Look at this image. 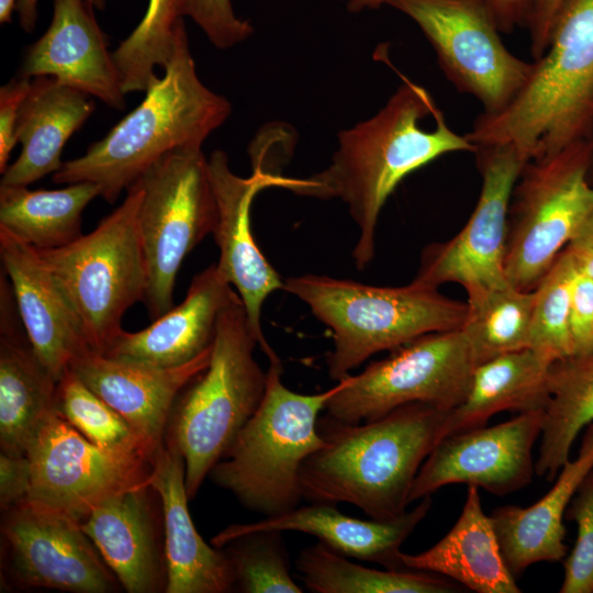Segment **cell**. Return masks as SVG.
I'll return each mask as SVG.
<instances>
[{
    "instance_id": "6da1fadb",
    "label": "cell",
    "mask_w": 593,
    "mask_h": 593,
    "mask_svg": "<svg viewBox=\"0 0 593 593\" xmlns=\"http://www.w3.org/2000/svg\"><path fill=\"white\" fill-rule=\"evenodd\" d=\"M329 165L305 178H286L283 189L316 199L342 200L359 230L353 258L359 270L374 257L378 220L387 200L410 174L451 153L477 146L455 132L433 96L402 83L371 118L338 133Z\"/></svg>"
},
{
    "instance_id": "7a4b0ae2",
    "label": "cell",
    "mask_w": 593,
    "mask_h": 593,
    "mask_svg": "<svg viewBox=\"0 0 593 593\" xmlns=\"http://www.w3.org/2000/svg\"><path fill=\"white\" fill-rule=\"evenodd\" d=\"M450 412L415 402L357 424L325 414L317 422L324 445L300 471L303 499L349 503L378 521L401 516L422 465L446 436Z\"/></svg>"
},
{
    "instance_id": "3957f363",
    "label": "cell",
    "mask_w": 593,
    "mask_h": 593,
    "mask_svg": "<svg viewBox=\"0 0 593 593\" xmlns=\"http://www.w3.org/2000/svg\"><path fill=\"white\" fill-rule=\"evenodd\" d=\"M228 100L200 80L184 25L164 76L142 103L82 156L63 163L55 183L93 182L109 203L169 152L199 147L231 114Z\"/></svg>"
},
{
    "instance_id": "277c9868",
    "label": "cell",
    "mask_w": 593,
    "mask_h": 593,
    "mask_svg": "<svg viewBox=\"0 0 593 593\" xmlns=\"http://www.w3.org/2000/svg\"><path fill=\"white\" fill-rule=\"evenodd\" d=\"M592 130L593 0H564L523 89L501 112L478 115L466 136L533 159L590 139Z\"/></svg>"
},
{
    "instance_id": "5b68a950",
    "label": "cell",
    "mask_w": 593,
    "mask_h": 593,
    "mask_svg": "<svg viewBox=\"0 0 593 593\" xmlns=\"http://www.w3.org/2000/svg\"><path fill=\"white\" fill-rule=\"evenodd\" d=\"M283 289L332 331L334 348L326 363L328 376L337 381L380 351H392L429 333L461 328L467 311L466 302L415 281L377 287L303 275L286 279Z\"/></svg>"
},
{
    "instance_id": "8992f818",
    "label": "cell",
    "mask_w": 593,
    "mask_h": 593,
    "mask_svg": "<svg viewBox=\"0 0 593 593\" xmlns=\"http://www.w3.org/2000/svg\"><path fill=\"white\" fill-rule=\"evenodd\" d=\"M281 374L279 357L269 360L259 407L209 473L214 484L265 517L290 512L303 500L302 465L324 445L318 415L342 387L338 381L324 392L302 394L288 389Z\"/></svg>"
},
{
    "instance_id": "52a82bcc",
    "label": "cell",
    "mask_w": 593,
    "mask_h": 593,
    "mask_svg": "<svg viewBox=\"0 0 593 593\" xmlns=\"http://www.w3.org/2000/svg\"><path fill=\"white\" fill-rule=\"evenodd\" d=\"M257 345L236 292L219 317L210 362L178 396L165 435L184 458L190 500L262 401L267 371Z\"/></svg>"
},
{
    "instance_id": "ba28073f",
    "label": "cell",
    "mask_w": 593,
    "mask_h": 593,
    "mask_svg": "<svg viewBox=\"0 0 593 593\" xmlns=\"http://www.w3.org/2000/svg\"><path fill=\"white\" fill-rule=\"evenodd\" d=\"M119 208L90 233L54 249H36L75 312L89 347L104 354L122 318L144 301L148 271L138 231L142 190L134 182Z\"/></svg>"
},
{
    "instance_id": "9c48e42d",
    "label": "cell",
    "mask_w": 593,
    "mask_h": 593,
    "mask_svg": "<svg viewBox=\"0 0 593 593\" xmlns=\"http://www.w3.org/2000/svg\"><path fill=\"white\" fill-rule=\"evenodd\" d=\"M591 142L529 159L511 195L505 276L533 291L593 211Z\"/></svg>"
},
{
    "instance_id": "30bf717a",
    "label": "cell",
    "mask_w": 593,
    "mask_h": 593,
    "mask_svg": "<svg viewBox=\"0 0 593 593\" xmlns=\"http://www.w3.org/2000/svg\"><path fill=\"white\" fill-rule=\"evenodd\" d=\"M142 190L138 231L148 271L144 303L155 320L174 306L183 259L212 234L217 219L209 161L199 147L174 149L135 181Z\"/></svg>"
},
{
    "instance_id": "8fae6325",
    "label": "cell",
    "mask_w": 593,
    "mask_h": 593,
    "mask_svg": "<svg viewBox=\"0 0 593 593\" xmlns=\"http://www.w3.org/2000/svg\"><path fill=\"white\" fill-rule=\"evenodd\" d=\"M477 366L461 328L429 333L340 380L324 412L357 424L415 402L452 410L465 400Z\"/></svg>"
},
{
    "instance_id": "7c38bea8",
    "label": "cell",
    "mask_w": 593,
    "mask_h": 593,
    "mask_svg": "<svg viewBox=\"0 0 593 593\" xmlns=\"http://www.w3.org/2000/svg\"><path fill=\"white\" fill-rule=\"evenodd\" d=\"M432 45L446 78L475 98L483 114L504 110L528 80L534 61L508 51L484 0H389Z\"/></svg>"
},
{
    "instance_id": "4fadbf2b",
    "label": "cell",
    "mask_w": 593,
    "mask_h": 593,
    "mask_svg": "<svg viewBox=\"0 0 593 593\" xmlns=\"http://www.w3.org/2000/svg\"><path fill=\"white\" fill-rule=\"evenodd\" d=\"M481 176L477 204L465 226L451 238L428 244L413 281L439 288L458 283L465 290L508 281L505 276L507 215L513 188L529 160L511 144L477 146Z\"/></svg>"
},
{
    "instance_id": "5bb4252c",
    "label": "cell",
    "mask_w": 593,
    "mask_h": 593,
    "mask_svg": "<svg viewBox=\"0 0 593 593\" xmlns=\"http://www.w3.org/2000/svg\"><path fill=\"white\" fill-rule=\"evenodd\" d=\"M26 456L29 501L79 522L107 497L148 482L152 461L108 452L83 437L56 410L37 429Z\"/></svg>"
},
{
    "instance_id": "9a60e30c",
    "label": "cell",
    "mask_w": 593,
    "mask_h": 593,
    "mask_svg": "<svg viewBox=\"0 0 593 593\" xmlns=\"http://www.w3.org/2000/svg\"><path fill=\"white\" fill-rule=\"evenodd\" d=\"M2 513V545L19 585L72 593L122 588L79 521L29 500Z\"/></svg>"
},
{
    "instance_id": "2e32d148",
    "label": "cell",
    "mask_w": 593,
    "mask_h": 593,
    "mask_svg": "<svg viewBox=\"0 0 593 593\" xmlns=\"http://www.w3.org/2000/svg\"><path fill=\"white\" fill-rule=\"evenodd\" d=\"M542 412L519 413L504 423L448 435L422 465L409 501H419L449 484L482 488L495 495L516 492L535 474L533 448Z\"/></svg>"
},
{
    "instance_id": "e0dca14e",
    "label": "cell",
    "mask_w": 593,
    "mask_h": 593,
    "mask_svg": "<svg viewBox=\"0 0 593 593\" xmlns=\"http://www.w3.org/2000/svg\"><path fill=\"white\" fill-rule=\"evenodd\" d=\"M209 171L217 206L212 233L220 249L219 270L236 289L246 310L248 324L260 349L269 360L277 354L261 328V310L266 299L283 289L280 275L257 246L250 226V208L255 195L267 188L280 187L282 176L254 172L248 178L235 175L222 150L211 154Z\"/></svg>"
},
{
    "instance_id": "ac0fdd59",
    "label": "cell",
    "mask_w": 593,
    "mask_h": 593,
    "mask_svg": "<svg viewBox=\"0 0 593 593\" xmlns=\"http://www.w3.org/2000/svg\"><path fill=\"white\" fill-rule=\"evenodd\" d=\"M80 526L126 592L166 593L163 505L148 482L107 497Z\"/></svg>"
},
{
    "instance_id": "d6986e66",
    "label": "cell",
    "mask_w": 593,
    "mask_h": 593,
    "mask_svg": "<svg viewBox=\"0 0 593 593\" xmlns=\"http://www.w3.org/2000/svg\"><path fill=\"white\" fill-rule=\"evenodd\" d=\"M211 350L184 365L161 368L88 348L72 360L69 370L113 407L155 454L164 444L178 396L208 367Z\"/></svg>"
},
{
    "instance_id": "ffe728a7",
    "label": "cell",
    "mask_w": 593,
    "mask_h": 593,
    "mask_svg": "<svg viewBox=\"0 0 593 593\" xmlns=\"http://www.w3.org/2000/svg\"><path fill=\"white\" fill-rule=\"evenodd\" d=\"M86 0H54L46 32L27 49L21 76H49L122 110L124 92L112 53Z\"/></svg>"
},
{
    "instance_id": "44dd1931",
    "label": "cell",
    "mask_w": 593,
    "mask_h": 593,
    "mask_svg": "<svg viewBox=\"0 0 593 593\" xmlns=\"http://www.w3.org/2000/svg\"><path fill=\"white\" fill-rule=\"evenodd\" d=\"M0 258L29 340L58 382L90 348L81 325L34 247L0 228Z\"/></svg>"
},
{
    "instance_id": "7402d4cb",
    "label": "cell",
    "mask_w": 593,
    "mask_h": 593,
    "mask_svg": "<svg viewBox=\"0 0 593 593\" xmlns=\"http://www.w3.org/2000/svg\"><path fill=\"white\" fill-rule=\"evenodd\" d=\"M148 483L163 505L168 569L166 593L235 591L232 564L223 550L200 536L188 510L186 462L175 445L164 441L152 459Z\"/></svg>"
},
{
    "instance_id": "603a6c76",
    "label": "cell",
    "mask_w": 593,
    "mask_h": 593,
    "mask_svg": "<svg viewBox=\"0 0 593 593\" xmlns=\"http://www.w3.org/2000/svg\"><path fill=\"white\" fill-rule=\"evenodd\" d=\"M432 495L424 496L411 511L391 521L360 519L340 513L334 504L312 503L284 514L248 524H234L215 535L211 542L222 548L231 539L254 530H293L315 536L332 550L384 569H407L401 546L425 518Z\"/></svg>"
},
{
    "instance_id": "cb8c5ba5",
    "label": "cell",
    "mask_w": 593,
    "mask_h": 593,
    "mask_svg": "<svg viewBox=\"0 0 593 593\" xmlns=\"http://www.w3.org/2000/svg\"><path fill=\"white\" fill-rule=\"evenodd\" d=\"M235 293L213 264L192 279L180 304L144 329H123L102 355L161 368L184 365L212 347L219 317Z\"/></svg>"
},
{
    "instance_id": "d4e9b609",
    "label": "cell",
    "mask_w": 593,
    "mask_h": 593,
    "mask_svg": "<svg viewBox=\"0 0 593 593\" xmlns=\"http://www.w3.org/2000/svg\"><path fill=\"white\" fill-rule=\"evenodd\" d=\"M57 381L35 354L8 277L0 278V448L25 456L37 429L55 410Z\"/></svg>"
},
{
    "instance_id": "484cf974",
    "label": "cell",
    "mask_w": 593,
    "mask_h": 593,
    "mask_svg": "<svg viewBox=\"0 0 593 593\" xmlns=\"http://www.w3.org/2000/svg\"><path fill=\"white\" fill-rule=\"evenodd\" d=\"M94 110L90 96L49 76L34 77L23 100L15 136L22 149L2 174V186H29L63 165L61 150Z\"/></svg>"
},
{
    "instance_id": "4316f807",
    "label": "cell",
    "mask_w": 593,
    "mask_h": 593,
    "mask_svg": "<svg viewBox=\"0 0 593 593\" xmlns=\"http://www.w3.org/2000/svg\"><path fill=\"white\" fill-rule=\"evenodd\" d=\"M401 558L407 569L444 575L478 593L521 592L474 485L468 486L460 516L438 542L419 553L402 552Z\"/></svg>"
},
{
    "instance_id": "83f0119b",
    "label": "cell",
    "mask_w": 593,
    "mask_h": 593,
    "mask_svg": "<svg viewBox=\"0 0 593 593\" xmlns=\"http://www.w3.org/2000/svg\"><path fill=\"white\" fill-rule=\"evenodd\" d=\"M591 468L593 454L578 456L561 469L553 486L533 505H505L491 513L501 555L515 579L532 564L563 560L568 550L563 525L566 510Z\"/></svg>"
},
{
    "instance_id": "f1b7e54d",
    "label": "cell",
    "mask_w": 593,
    "mask_h": 593,
    "mask_svg": "<svg viewBox=\"0 0 593 593\" xmlns=\"http://www.w3.org/2000/svg\"><path fill=\"white\" fill-rule=\"evenodd\" d=\"M551 362L525 348L478 365L465 400L450 412L446 436L485 426L503 411H544L549 400Z\"/></svg>"
},
{
    "instance_id": "f546056e",
    "label": "cell",
    "mask_w": 593,
    "mask_h": 593,
    "mask_svg": "<svg viewBox=\"0 0 593 593\" xmlns=\"http://www.w3.org/2000/svg\"><path fill=\"white\" fill-rule=\"evenodd\" d=\"M535 473L552 481L570 461L579 433L593 423V349L550 363Z\"/></svg>"
},
{
    "instance_id": "4dcf8cb0",
    "label": "cell",
    "mask_w": 593,
    "mask_h": 593,
    "mask_svg": "<svg viewBox=\"0 0 593 593\" xmlns=\"http://www.w3.org/2000/svg\"><path fill=\"white\" fill-rule=\"evenodd\" d=\"M98 195L89 181L56 190L0 184V228L36 249L66 246L82 235V212Z\"/></svg>"
},
{
    "instance_id": "1f68e13d",
    "label": "cell",
    "mask_w": 593,
    "mask_h": 593,
    "mask_svg": "<svg viewBox=\"0 0 593 593\" xmlns=\"http://www.w3.org/2000/svg\"><path fill=\"white\" fill-rule=\"evenodd\" d=\"M296 569L305 586L317 593H455L463 588L433 572L368 568L321 541L301 551Z\"/></svg>"
},
{
    "instance_id": "d6a6232c",
    "label": "cell",
    "mask_w": 593,
    "mask_h": 593,
    "mask_svg": "<svg viewBox=\"0 0 593 593\" xmlns=\"http://www.w3.org/2000/svg\"><path fill=\"white\" fill-rule=\"evenodd\" d=\"M467 292L463 332L478 365L529 348L535 292L508 281Z\"/></svg>"
},
{
    "instance_id": "836d02e7",
    "label": "cell",
    "mask_w": 593,
    "mask_h": 593,
    "mask_svg": "<svg viewBox=\"0 0 593 593\" xmlns=\"http://www.w3.org/2000/svg\"><path fill=\"white\" fill-rule=\"evenodd\" d=\"M182 25L175 0H149L139 24L112 53L124 93L146 92L159 80L155 69L166 68Z\"/></svg>"
},
{
    "instance_id": "e575fe53",
    "label": "cell",
    "mask_w": 593,
    "mask_h": 593,
    "mask_svg": "<svg viewBox=\"0 0 593 593\" xmlns=\"http://www.w3.org/2000/svg\"><path fill=\"white\" fill-rule=\"evenodd\" d=\"M55 410L97 447L152 461L154 452L132 426L70 370L57 383Z\"/></svg>"
},
{
    "instance_id": "d590c367",
    "label": "cell",
    "mask_w": 593,
    "mask_h": 593,
    "mask_svg": "<svg viewBox=\"0 0 593 593\" xmlns=\"http://www.w3.org/2000/svg\"><path fill=\"white\" fill-rule=\"evenodd\" d=\"M577 271L574 259L564 247L534 289L529 348L550 361L573 354L569 322Z\"/></svg>"
},
{
    "instance_id": "8d00e7d4",
    "label": "cell",
    "mask_w": 593,
    "mask_h": 593,
    "mask_svg": "<svg viewBox=\"0 0 593 593\" xmlns=\"http://www.w3.org/2000/svg\"><path fill=\"white\" fill-rule=\"evenodd\" d=\"M244 593H302L291 577L288 550L280 530L242 534L223 547Z\"/></svg>"
},
{
    "instance_id": "74e56055",
    "label": "cell",
    "mask_w": 593,
    "mask_h": 593,
    "mask_svg": "<svg viewBox=\"0 0 593 593\" xmlns=\"http://www.w3.org/2000/svg\"><path fill=\"white\" fill-rule=\"evenodd\" d=\"M564 518L577 524L578 533L574 547L563 561L559 592L593 593V468L578 484Z\"/></svg>"
},
{
    "instance_id": "f35d334b",
    "label": "cell",
    "mask_w": 593,
    "mask_h": 593,
    "mask_svg": "<svg viewBox=\"0 0 593 593\" xmlns=\"http://www.w3.org/2000/svg\"><path fill=\"white\" fill-rule=\"evenodd\" d=\"M181 18L189 16L220 49L231 48L254 32L253 25L235 14L232 0H175Z\"/></svg>"
},
{
    "instance_id": "ab89813d",
    "label": "cell",
    "mask_w": 593,
    "mask_h": 593,
    "mask_svg": "<svg viewBox=\"0 0 593 593\" xmlns=\"http://www.w3.org/2000/svg\"><path fill=\"white\" fill-rule=\"evenodd\" d=\"M569 325L573 354L592 350L593 279L579 270L572 286Z\"/></svg>"
},
{
    "instance_id": "60d3db41",
    "label": "cell",
    "mask_w": 593,
    "mask_h": 593,
    "mask_svg": "<svg viewBox=\"0 0 593 593\" xmlns=\"http://www.w3.org/2000/svg\"><path fill=\"white\" fill-rule=\"evenodd\" d=\"M31 78L21 76L14 78L0 89V172L8 168L10 154L18 143L15 131L19 111L25 99Z\"/></svg>"
},
{
    "instance_id": "b9f144b4",
    "label": "cell",
    "mask_w": 593,
    "mask_h": 593,
    "mask_svg": "<svg viewBox=\"0 0 593 593\" xmlns=\"http://www.w3.org/2000/svg\"><path fill=\"white\" fill-rule=\"evenodd\" d=\"M32 471L29 457L0 455V508L8 511L29 499Z\"/></svg>"
},
{
    "instance_id": "7bdbcfd3",
    "label": "cell",
    "mask_w": 593,
    "mask_h": 593,
    "mask_svg": "<svg viewBox=\"0 0 593 593\" xmlns=\"http://www.w3.org/2000/svg\"><path fill=\"white\" fill-rule=\"evenodd\" d=\"M564 0H537L527 29L530 36V53L534 59L546 51L556 15Z\"/></svg>"
},
{
    "instance_id": "ee69618b",
    "label": "cell",
    "mask_w": 593,
    "mask_h": 593,
    "mask_svg": "<svg viewBox=\"0 0 593 593\" xmlns=\"http://www.w3.org/2000/svg\"><path fill=\"white\" fill-rule=\"evenodd\" d=\"M501 33L527 26L537 0H484Z\"/></svg>"
},
{
    "instance_id": "f6af8a7d",
    "label": "cell",
    "mask_w": 593,
    "mask_h": 593,
    "mask_svg": "<svg viewBox=\"0 0 593 593\" xmlns=\"http://www.w3.org/2000/svg\"><path fill=\"white\" fill-rule=\"evenodd\" d=\"M579 271L593 279V211L566 246Z\"/></svg>"
},
{
    "instance_id": "bcb514c9",
    "label": "cell",
    "mask_w": 593,
    "mask_h": 593,
    "mask_svg": "<svg viewBox=\"0 0 593 593\" xmlns=\"http://www.w3.org/2000/svg\"><path fill=\"white\" fill-rule=\"evenodd\" d=\"M37 1L38 0H18L16 10L21 27L25 32H32L35 27L37 19ZM91 7L98 10H103L107 0H86Z\"/></svg>"
},
{
    "instance_id": "7dc6e473",
    "label": "cell",
    "mask_w": 593,
    "mask_h": 593,
    "mask_svg": "<svg viewBox=\"0 0 593 593\" xmlns=\"http://www.w3.org/2000/svg\"><path fill=\"white\" fill-rule=\"evenodd\" d=\"M342 1L350 13H360L365 10H374L382 4H388L389 0H338Z\"/></svg>"
},
{
    "instance_id": "c3c4849f",
    "label": "cell",
    "mask_w": 593,
    "mask_h": 593,
    "mask_svg": "<svg viewBox=\"0 0 593 593\" xmlns=\"http://www.w3.org/2000/svg\"><path fill=\"white\" fill-rule=\"evenodd\" d=\"M591 454H593V423L590 424L585 429L578 456Z\"/></svg>"
},
{
    "instance_id": "681fc988",
    "label": "cell",
    "mask_w": 593,
    "mask_h": 593,
    "mask_svg": "<svg viewBox=\"0 0 593 593\" xmlns=\"http://www.w3.org/2000/svg\"><path fill=\"white\" fill-rule=\"evenodd\" d=\"M16 5V0H0V22L2 24L11 22V15Z\"/></svg>"
},
{
    "instance_id": "f907efd6",
    "label": "cell",
    "mask_w": 593,
    "mask_h": 593,
    "mask_svg": "<svg viewBox=\"0 0 593 593\" xmlns=\"http://www.w3.org/2000/svg\"><path fill=\"white\" fill-rule=\"evenodd\" d=\"M590 142H591L592 152H591V163H590V170H589V179H590V182L593 184V130H592V133H591V136H590Z\"/></svg>"
}]
</instances>
